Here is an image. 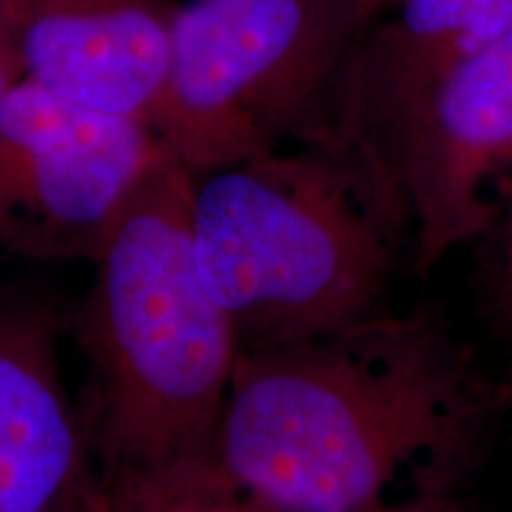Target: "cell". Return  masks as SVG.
<instances>
[{
    "mask_svg": "<svg viewBox=\"0 0 512 512\" xmlns=\"http://www.w3.org/2000/svg\"><path fill=\"white\" fill-rule=\"evenodd\" d=\"M512 171V29L441 83L377 164L373 183L411 233L415 271L482 240Z\"/></svg>",
    "mask_w": 512,
    "mask_h": 512,
    "instance_id": "6",
    "label": "cell"
},
{
    "mask_svg": "<svg viewBox=\"0 0 512 512\" xmlns=\"http://www.w3.org/2000/svg\"><path fill=\"white\" fill-rule=\"evenodd\" d=\"M93 482L53 320L36 309L0 311V512H64Z\"/></svg>",
    "mask_w": 512,
    "mask_h": 512,
    "instance_id": "9",
    "label": "cell"
},
{
    "mask_svg": "<svg viewBox=\"0 0 512 512\" xmlns=\"http://www.w3.org/2000/svg\"><path fill=\"white\" fill-rule=\"evenodd\" d=\"M93 512H264L235 494L214 465L171 475L98 482Z\"/></svg>",
    "mask_w": 512,
    "mask_h": 512,
    "instance_id": "10",
    "label": "cell"
},
{
    "mask_svg": "<svg viewBox=\"0 0 512 512\" xmlns=\"http://www.w3.org/2000/svg\"><path fill=\"white\" fill-rule=\"evenodd\" d=\"M380 0H192L181 5L155 126L192 174L328 133L351 50Z\"/></svg>",
    "mask_w": 512,
    "mask_h": 512,
    "instance_id": "4",
    "label": "cell"
},
{
    "mask_svg": "<svg viewBox=\"0 0 512 512\" xmlns=\"http://www.w3.org/2000/svg\"><path fill=\"white\" fill-rule=\"evenodd\" d=\"M93 494H95V482L88 486V489L83 491V494L76 498V501L64 512H93Z\"/></svg>",
    "mask_w": 512,
    "mask_h": 512,
    "instance_id": "15",
    "label": "cell"
},
{
    "mask_svg": "<svg viewBox=\"0 0 512 512\" xmlns=\"http://www.w3.org/2000/svg\"><path fill=\"white\" fill-rule=\"evenodd\" d=\"M22 76L24 69L17 53L10 0H0V102Z\"/></svg>",
    "mask_w": 512,
    "mask_h": 512,
    "instance_id": "12",
    "label": "cell"
},
{
    "mask_svg": "<svg viewBox=\"0 0 512 512\" xmlns=\"http://www.w3.org/2000/svg\"><path fill=\"white\" fill-rule=\"evenodd\" d=\"M373 512H456L451 508V505H446L441 501L439 494H425L420 496L418 501H411V503H403V505H382V508H377Z\"/></svg>",
    "mask_w": 512,
    "mask_h": 512,
    "instance_id": "13",
    "label": "cell"
},
{
    "mask_svg": "<svg viewBox=\"0 0 512 512\" xmlns=\"http://www.w3.org/2000/svg\"><path fill=\"white\" fill-rule=\"evenodd\" d=\"M484 240V313L498 332L512 337V174L498 185V209Z\"/></svg>",
    "mask_w": 512,
    "mask_h": 512,
    "instance_id": "11",
    "label": "cell"
},
{
    "mask_svg": "<svg viewBox=\"0 0 512 512\" xmlns=\"http://www.w3.org/2000/svg\"><path fill=\"white\" fill-rule=\"evenodd\" d=\"M380 3L384 5V10H389V8H394V5L399 3V0H380Z\"/></svg>",
    "mask_w": 512,
    "mask_h": 512,
    "instance_id": "16",
    "label": "cell"
},
{
    "mask_svg": "<svg viewBox=\"0 0 512 512\" xmlns=\"http://www.w3.org/2000/svg\"><path fill=\"white\" fill-rule=\"evenodd\" d=\"M190 228L240 351L328 337L387 311L406 233L361 164L330 143L195 174Z\"/></svg>",
    "mask_w": 512,
    "mask_h": 512,
    "instance_id": "3",
    "label": "cell"
},
{
    "mask_svg": "<svg viewBox=\"0 0 512 512\" xmlns=\"http://www.w3.org/2000/svg\"><path fill=\"white\" fill-rule=\"evenodd\" d=\"M496 401L503 411H512V361L496 377Z\"/></svg>",
    "mask_w": 512,
    "mask_h": 512,
    "instance_id": "14",
    "label": "cell"
},
{
    "mask_svg": "<svg viewBox=\"0 0 512 512\" xmlns=\"http://www.w3.org/2000/svg\"><path fill=\"white\" fill-rule=\"evenodd\" d=\"M389 10L351 50L330 128L318 140L347 152L370 181L441 83L512 29V0H399Z\"/></svg>",
    "mask_w": 512,
    "mask_h": 512,
    "instance_id": "7",
    "label": "cell"
},
{
    "mask_svg": "<svg viewBox=\"0 0 512 512\" xmlns=\"http://www.w3.org/2000/svg\"><path fill=\"white\" fill-rule=\"evenodd\" d=\"M195 174L166 155L121 209L81 309L93 401L83 422L95 479L214 465L240 347L192 249Z\"/></svg>",
    "mask_w": 512,
    "mask_h": 512,
    "instance_id": "2",
    "label": "cell"
},
{
    "mask_svg": "<svg viewBox=\"0 0 512 512\" xmlns=\"http://www.w3.org/2000/svg\"><path fill=\"white\" fill-rule=\"evenodd\" d=\"M176 0H10L24 76L83 110L155 126Z\"/></svg>",
    "mask_w": 512,
    "mask_h": 512,
    "instance_id": "8",
    "label": "cell"
},
{
    "mask_svg": "<svg viewBox=\"0 0 512 512\" xmlns=\"http://www.w3.org/2000/svg\"><path fill=\"white\" fill-rule=\"evenodd\" d=\"M164 155L150 126L83 110L22 76L0 102V245L93 261Z\"/></svg>",
    "mask_w": 512,
    "mask_h": 512,
    "instance_id": "5",
    "label": "cell"
},
{
    "mask_svg": "<svg viewBox=\"0 0 512 512\" xmlns=\"http://www.w3.org/2000/svg\"><path fill=\"white\" fill-rule=\"evenodd\" d=\"M491 415V382L437 313L387 309L335 335L240 351L214 467L264 512H373L411 472L439 494Z\"/></svg>",
    "mask_w": 512,
    "mask_h": 512,
    "instance_id": "1",
    "label": "cell"
}]
</instances>
